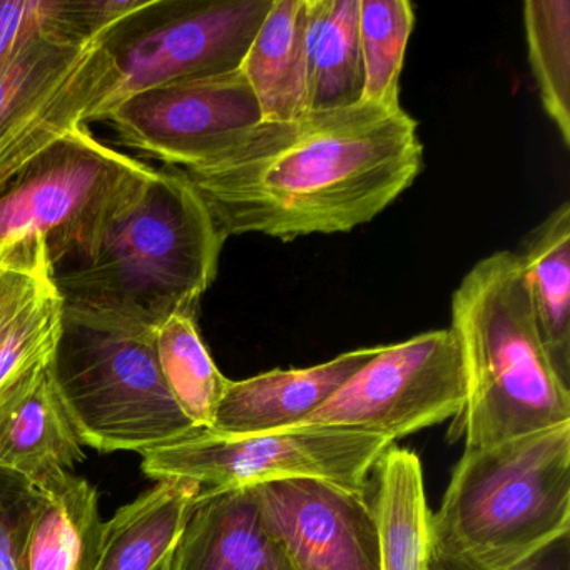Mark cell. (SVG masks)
<instances>
[{
    "label": "cell",
    "instance_id": "obj_9",
    "mask_svg": "<svg viewBox=\"0 0 570 570\" xmlns=\"http://www.w3.org/2000/svg\"><path fill=\"white\" fill-rule=\"evenodd\" d=\"M272 6L273 0H158L109 36L116 81L95 121L146 89L236 71Z\"/></svg>",
    "mask_w": 570,
    "mask_h": 570
},
{
    "label": "cell",
    "instance_id": "obj_4",
    "mask_svg": "<svg viewBox=\"0 0 570 570\" xmlns=\"http://www.w3.org/2000/svg\"><path fill=\"white\" fill-rule=\"evenodd\" d=\"M570 532V422L465 450L439 512L435 552L513 570Z\"/></svg>",
    "mask_w": 570,
    "mask_h": 570
},
{
    "label": "cell",
    "instance_id": "obj_26",
    "mask_svg": "<svg viewBox=\"0 0 570 570\" xmlns=\"http://www.w3.org/2000/svg\"><path fill=\"white\" fill-rule=\"evenodd\" d=\"M41 500L26 476L0 469V570H24L26 543Z\"/></svg>",
    "mask_w": 570,
    "mask_h": 570
},
{
    "label": "cell",
    "instance_id": "obj_10",
    "mask_svg": "<svg viewBox=\"0 0 570 570\" xmlns=\"http://www.w3.org/2000/svg\"><path fill=\"white\" fill-rule=\"evenodd\" d=\"M463 402L465 380L455 336L450 328L433 330L379 346L363 368L296 426L370 433L393 443L455 419Z\"/></svg>",
    "mask_w": 570,
    "mask_h": 570
},
{
    "label": "cell",
    "instance_id": "obj_18",
    "mask_svg": "<svg viewBox=\"0 0 570 570\" xmlns=\"http://www.w3.org/2000/svg\"><path fill=\"white\" fill-rule=\"evenodd\" d=\"M306 29L308 0H273L239 66L263 122L286 121L309 111Z\"/></svg>",
    "mask_w": 570,
    "mask_h": 570
},
{
    "label": "cell",
    "instance_id": "obj_1",
    "mask_svg": "<svg viewBox=\"0 0 570 570\" xmlns=\"http://www.w3.org/2000/svg\"><path fill=\"white\" fill-rule=\"evenodd\" d=\"M419 125L402 108L360 101L259 122L228 151L175 169L225 239L353 232L382 215L419 178Z\"/></svg>",
    "mask_w": 570,
    "mask_h": 570
},
{
    "label": "cell",
    "instance_id": "obj_24",
    "mask_svg": "<svg viewBox=\"0 0 570 570\" xmlns=\"http://www.w3.org/2000/svg\"><path fill=\"white\" fill-rule=\"evenodd\" d=\"M523 31L530 71L540 102L570 148V2L529 0L523 4Z\"/></svg>",
    "mask_w": 570,
    "mask_h": 570
},
{
    "label": "cell",
    "instance_id": "obj_20",
    "mask_svg": "<svg viewBox=\"0 0 570 570\" xmlns=\"http://www.w3.org/2000/svg\"><path fill=\"white\" fill-rule=\"evenodd\" d=\"M373 473L379 570H430L435 550L433 512L419 455L392 445Z\"/></svg>",
    "mask_w": 570,
    "mask_h": 570
},
{
    "label": "cell",
    "instance_id": "obj_16",
    "mask_svg": "<svg viewBox=\"0 0 570 570\" xmlns=\"http://www.w3.org/2000/svg\"><path fill=\"white\" fill-rule=\"evenodd\" d=\"M86 460L51 376V363L0 393V469L32 485Z\"/></svg>",
    "mask_w": 570,
    "mask_h": 570
},
{
    "label": "cell",
    "instance_id": "obj_22",
    "mask_svg": "<svg viewBox=\"0 0 570 570\" xmlns=\"http://www.w3.org/2000/svg\"><path fill=\"white\" fill-rule=\"evenodd\" d=\"M360 0H308L309 111L348 108L362 101Z\"/></svg>",
    "mask_w": 570,
    "mask_h": 570
},
{
    "label": "cell",
    "instance_id": "obj_27",
    "mask_svg": "<svg viewBox=\"0 0 570 570\" xmlns=\"http://www.w3.org/2000/svg\"><path fill=\"white\" fill-rule=\"evenodd\" d=\"M513 570H570L569 537H563L559 542L547 547L539 556L527 560Z\"/></svg>",
    "mask_w": 570,
    "mask_h": 570
},
{
    "label": "cell",
    "instance_id": "obj_11",
    "mask_svg": "<svg viewBox=\"0 0 570 570\" xmlns=\"http://www.w3.org/2000/svg\"><path fill=\"white\" fill-rule=\"evenodd\" d=\"M262 121L255 92L236 69L146 89L122 99L101 122L128 148L185 169L228 151Z\"/></svg>",
    "mask_w": 570,
    "mask_h": 570
},
{
    "label": "cell",
    "instance_id": "obj_28",
    "mask_svg": "<svg viewBox=\"0 0 570 570\" xmlns=\"http://www.w3.org/2000/svg\"><path fill=\"white\" fill-rule=\"evenodd\" d=\"M430 570H473L465 563L456 562L450 557L442 556V553L433 550L432 562H430Z\"/></svg>",
    "mask_w": 570,
    "mask_h": 570
},
{
    "label": "cell",
    "instance_id": "obj_19",
    "mask_svg": "<svg viewBox=\"0 0 570 570\" xmlns=\"http://www.w3.org/2000/svg\"><path fill=\"white\" fill-rule=\"evenodd\" d=\"M203 487L193 480H158L105 522L95 570H173L176 547Z\"/></svg>",
    "mask_w": 570,
    "mask_h": 570
},
{
    "label": "cell",
    "instance_id": "obj_25",
    "mask_svg": "<svg viewBox=\"0 0 570 570\" xmlns=\"http://www.w3.org/2000/svg\"><path fill=\"white\" fill-rule=\"evenodd\" d=\"M413 26L415 9L409 0H360L362 101L400 105V78Z\"/></svg>",
    "mask_w": 570,
    "mask_h": 570
},
{
    "label": "cell",
    "instance_id": "obj_17",
    "mask_svg": "<svg viewBox=\"0 0 570 570\" xmlns=\"http://www.w3.org/2000/svg\"><path fill=\"white\" fill-rule=\"evenodd\" d=\"M36 489L42 500L26 543L24 570H95L105 533L98 490L65 469Z\"/></svg>",
    "mask_w": 570,
    "mask_h": 570
},
{
    "label": "cell",
    "instance_id": "obj_23",
    "mask_svg": "<svg viewBox=\"0 0 570 570\" xmlns=\"http://www.w3.org/2000/svg\"><path fill=\"white\" fill-rule=\"evenodd\" d=\"M163 379L181 412L199 430H212L226 379L213 362L198 318L176 315L155 333Z\"/></svg>",
    "mask_w": 570,
    "mask_h": 570
},
{
    "label": "cell",
    "instance_id": "obj_7",
    "mask_svg": "<svg viewBox=\"0 0 570 570\" xmlns=\"http://www.w3.org/2000/svg\"><path fill=\"white\" fill-rule=\"evenodd\" d=\"M390 440L350 430L295 426L253 435L199 430L142 452L149 479H186L203 489H235L308 479L368 493L370 475Z\"/></svg>",
    "mask_w": 570,
    "mask_h": 570
},
{
    "label": "cell",
    "instance_id": "obj_15",
    "mask_svg": "<svg viewBox=\"0 0 570 570\" xmlns=\"http://www.w3.org/2000/svg\"><path fill=\"white\" fill-rule=\"evenodd\" d=\"M173 570H292V566L263 523L253 487H235L198 493Z\"/></svg>",
    "mask_w": 570,
    "mask_h": 570
},
{
    "label": "cell",
    "instance_id": "obj_14",
    "mask_svg": "<svg viewBox=\"0 0 570 570\" xmlns=\"http://www.w3.org/2000/svg\"><path fill=\"white\" fill-rule=\"evenodd\" d=\"M379 352L360 348L309 368L272 370L229 380L216 409L213 432L253 435L299 425L332 399Z\"/></svg>",
    "mask_w": 570,
    "mask_h": 570
},
{
    "label": "cell",
    "instance_id": "obj_2",
    "mask_svg": "<svg viewBox=\"0 0 570 570\" xmlns=\"http://www.w3.org/2000/svg\"><path fill=\"white\" fill-rule=\"evenodd\" d=\"M225 243L193 186L175 169H156L95 255L56 269L65 313L146 333L171 316L198 318Z\"/></svg>",
    "mask_w": 570,
    "mask_h": 570
},
{
    "label": "cell",
    "instance_id": "obj_12",
    "mask_svg": "<svg viewBox=\"0 0 570 570\" xmlns=\"http://www.w3.org/2000/svg\"><path fill=\"white\" fill-rule=\"evenodd\" d=\"M263 523L292 570H379V537L368 493L320 480L253 485Z\"/></svg>",
    "mask_w": 570,
    "mask_h": 570
},
{
    "label": "cell",
    "instance_id": "obj_21",
    "mask_svg": "<svg viewBox=\"0 0 570 570\" xmlns=\"http://www.w3.org/2000/svg\"><path fill=\"white\" fill-rule=\"evenodd\" d=\"M522 265L533 318L557 375L570 386V203L540 223L522 252Z\"/></svg>",
    "mask_w": 570,
    "mask_h": 570
},
{
    "label": "cell",
    "instance_id": "obj_8",
    "mask_svg": "<svg viewBox=\"0 0 570 570\" xmlns=\"http://www.w3.org/2000/svg\"><path fill=\"white\" fill-rule=\"evenodd\" d=\"M108 39L56 29L0 66V186L95 121L116 81Z\"/></svg>",
    "mask_w": 570,
    "mask_h": 570
},
{
    "label": "cell",
    "instance_id": "obj_13",
    "mask_svg": "<svg viewBox=\"0 0 570 570\" xmlns=\"http://www.w3.org/2000/svg\"><path fill=\"white\" fill-rule=\"evenodd\" d=\"M65 302L41 238L0 246V393L55 358Z\"/></svg>",
    "mask_w": 570,
    "mask_h": 570
},
{
    "label": "cell",
    "instance_id": "obj_5",
    "mask_svg": "<svg viewBox=\"0 0 570 570\" xmlns=\"http://www.w3.org/2000/svg\"><path fill=\"white\" fill-rule=\"evenodd\" d=\"M51 376L81 445L148 452L199 432L163 379L155 333L65 313Z\"/></svg>",
    "mask_w": 570,
    "mask_h": 570
},
{
    "label": "cell",
    "instance_id": "obj_6",
    "mask_svg": "<svg viewBox=\"0 0 570 570\" xmlns=\"http://www.w3.org/2000/svg\"><path fill=\"white\" fill-rule=\"evenodd\" d=\"M155 171L79 126L0 186V246L41 238L56 269L88 262Z\"/></svg>",
    "mask_w": 570,
    "mask_h": 570
},
{
    "label": "cell",
    "instance_id": "obj_3",
    "mask_svg": "<svg viewBox=\"0 0 570 570\" xmlns=\"http://www.w3.org/2000/svg\"><path fill=\"white\" fill-rule=\"evenodd\" d=\"M465 402L449 432L483 449L570 422V386L543 348L517 253L480 259L452 296Z\"/></svg>",
    "mask_w": 570,
    "mask_h": 570
}]
</instances>
